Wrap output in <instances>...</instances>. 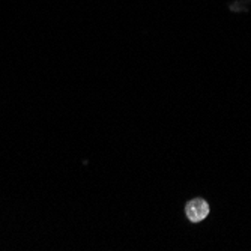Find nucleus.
Listing matches in <instances>:
<instances>
[{
    "mask_svg": "<svg viewBox=\"0 0 251 251\" xmlns=\"http://www.w3.org/2000/svg\"><path fill=\"white\" fill-rule=\"evenodd\" d=\"M185 212H187V217L190 221L193 223H199L201 220H204L208 217L209 214V206H208V203L201 200V199H194L191 200L188 204H187V208H185Z\"/></svg>",
    "mask_w": 251,
    "mask_h": 251,
    "instance_id": "nucleus-1",
    "label": "nucleus"
}]
</instances>
